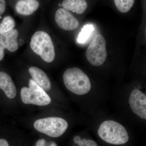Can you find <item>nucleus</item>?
Segmentation results:
<instances>
[{
  "instance_id": "obj_1",
  "label": "nucleus",
  "mask_w": 146,
  "mask_h": 146,
  "mask_svg": "<svg viewBox=\"0 0 146 146\" xmlns=\"http://www.w3.org/2000/svg\"><path fill=\"white\" fill-rule=\"evenodd\" d=\"M63 80L65 87L73 94L82 96L89 93L91 84L85 73L79 68H69L65 71Z\"/></svg>"
},
{
  "instance_id": "obj_2",
  "label": "nucleus",
  "mask_w": 146,
  "mask_h": 146,
  "mask_svg": "<svg viewBox=\"0 0 146 146\" xmlns=\"http://www.w3.org/2000/svg\"><path fill=\"white\" fill-rule=\"evenodd\" d=\"M98 134L105 142L112 145H123L129 141L128 133L119 123L108 120L102 123L98 129Z\"/></svg>"
},
{
  "instance_id": "obj_3",
  "label": "nucleus",
  "mask_w": 146,
  "mask_h": 146,
  "mask_svg": "<svg viewBox=\"0 0 146 146\" xmlns=\"http://www.w3.org/2000/svg\"><path fill=\"white\" fill-rule=\"evenodd\" d=\"M31 49L48 63L52 62L55 57L54 47L50 36L43 31L36 32L32 36Z\"/></svg>"
},
{
  "instance_id": "obj_4",
  "label": "nucleus",
  "mask_w": 146,
  "mask_h": 146,
  "mask_svg": "<svg viewBox=\"0 0 146 146\" xmlns=\"http://www.w3.org/2000/svg\"><path fill=\"white\" fill-rule=\"evenodd\" d=\"M68 123L62 118L51 117L39 119L34 123L36 130L53 138L60 137L68 129Z\"/></svg>"
},
{
  "instance_id": "obj_5",
  "label": "nucleus",
  "mask_w": 146,
  "mask_h": 146,
  "mask_svg": "<svg viewBox=\"0 0 146 146\" xmlns=\"http://www.w3.org/2000/svg\"><path fill=\"white\" fill-rule=\"evenodd\" d=\"M29 88L24 87L21 89V98L25 104H32L39 106L49 104L51 100L46 91L32 79L29 81Z\"/></svg>"
},
{
  "instance_id": "obj_6",
  "label": "nucleus",
  "mask_w": 146,
  "mask_h": 146,
  "mask_svg": "<svg viewBox=\"0 0 146 146\" xmlns=\"http://www.w3.org/2000/svg\"><path fill=\"white\" fill-rule=\"evenodd\" d=\"M86 56L93 66L98 67L104 63L107 57V51L104 36L101 34L95 35L87 48Z\"/></svg>"
},
{
  "instance_id": "obj_7",
  "label": "nucleus",
  "mask_w": 146,
  "mask_h": 146,
  "mask_svg": "<svg viewBox=\"0 0 146 146\" xmlns=\"http://www.w3.org/2000/svg\"><path fill=\"white\" fill-rule=\"evenodd\" d=\"M129 103L131 110L136 115L143 119H146V97L138 89L131 93Z\"/></svg>"
},
{
  "instance_id": "obj_8",
  "label": "nucleus",
  "mask_w": 146,
  "mask_h": 146,
  "mask_svg": "<svg viewBox=\"0 0 146 146\" xmlns=\"http://www.w3.org/2000/svg\"><path fill=\"white\" fill-rule=\"evenodd\" d=\"M55 20L58 26L64 30H74L77 28L79 25L77 19L64 8H59L56 11Z\"/></svg>"
},
{
  "instance_id": "obj_9",
  "label": "nucleus",
  "mask_w": 146,
  "mask_h": 146,
  "mask_svg": "<svg viewBox=\"0 0 146 146\" xmlns=\"http://www.w3.org/2000/svg\"><path fill=\"white\" fill-rule=\"evenodd\" d=\"M18 31L15 29L0 35V44L10 52H15L18 48Z\"/></svg>"
},
{
  "instance_id": "obj_10",
  "label": "nucleus",
  "mask_w": 146,
  "mask_h": 146,
  "mask_svg": "<svg viewBox=\"0 0 146 146\" xmlns=\"http://www.w3.org/2000/svg\"><path fill=\"white\" fill-rule=\"evenodd\" d=\"M29 72L33 80L45 91H49L51 87L50 79L43 70L36 67H32L29 69Z\"/></svg>"
},
{
  "instance_id": "obj_11",
  "label": "nucleus",
  "mask_w": 146,
  "mask_h": 146,
  "mask_svg": "<svg viewBox=\"0 0 146 146\" xmlns=\"http://www.w3.org/2000/svg\"><path fill=\"white\" fill-rule=\"evenodd\" d=\"M0 89L9 98L13 99L16 96V86L10 76L5 72H0Z\"/></svg>"
},
{
  "instance_id": "obj_12",
  "label": "nucleus",
  "mask_w": 146,
  "mask_h": 146,
  "mask_svg": "<svg viewBox=\"0 0 146 146\" xmlns=\"http://www.w3.org/2000/svg\"><path fill=\"white\" fill-rule=\"evenodd\" d=\"M39 6L36 0H20L16 3L17 13L24 16H29L36 11Z\"/></svg>"
},
{
  "instance_id": "obj_13",
  "label": "nucleus",
  "mask_w": 146,
  "mask_h": 146,
  "mask_svg": "<svg viewBox=\"0 0 146 146\" xmlns=\"http://www.w3.org/2000/svg\"><path fill=\"white\" fill-rule=\"evenodd\" d=\"M62 5L66 10L78 14L84 13L88 7L86 0H64Z\"/></svg>"
},
{
  "instance_id": "obj_14",
  "label": "nucleus",
  "mask_w": 146,
  "mask_h": 146,
  "mask_svg": "<svg viewBox=\"0 0 146 146\" xmlns=\"http://www.w3.org/2000/svg\"><path fill=\"white\" fill-rule=\"evenodd\" d=\"M15 21L11 16H5L0 23V35L3 34L14 29Z\"/></svg>"
},
{
  "instance_id": "obj_15",
  "label": "nucleus",
  "mask_w": 146,
  "mask_h": 146,
  "mask_svg": "<svg viewBox=\"0 0 146 146\" xmlns=\"http://www.w3.org/2000/svg\"><path fill=\"white\" fill-rule=\"evenodd\" d=\"M135 0H114L115 5L119 11L126 13L131 9Z\"/></svg>"
},
{
  "instance_id": "obj_16",
  "label": "nucleus",
  "mask_w": 146,
  "mask_h": 146,
  "mask_svg": "<svg viewBox=\"0 0 146 146\" xmlns=\"http://www.w3.org/2000/svg\"><path fill=\"white\" fill-rule=\"evenodd\" d=\"M94 31V27L92 25H86L83 27L81 32L79 34L77 41L80 44H84L87 42L91 33Z\"/></svg>"
},
{
  "instance_id": "obj_17",
  "label": "nucleus",
  "mask_w": 146,
  "mask_h": 146,
  "mask_svg": "<svg viewBox=\"0 0 146 146\" xmlns=\"http://www.w3.org/2000/svg\"><path fill=\"white\" fill-rule=\"evenodd\" d=\"M80 146H97L98 145L95 141L91 140L84 139L78 144Z\"/></svg>"
},
{
  "instance_id": "obj_18",
  "label": "nucleus",
  "mask_w": 146,
  "mask_h": 146,
  "mask_svg": "<svg viewBox=\"0 0 146 146\" xmlns=\"http://www.w3.org/2000/svg\"><path fill=\"white\" fill-rule=\"evenodd\" d=\"M6 9L5 0H0V16L4 13Z\"/></svg>"
},
{
  "instance_id": "obj_19",
  "label": "nucleus",
  "mask_w": 146,
  "mask_h": 146,
  "mask_svg": "<svg viewBox=\"0 0 146 146\" xmlns=\"http://www.w3.org/2000/svg\"><path fill=\"white\" fill-rule=\"evenodd\" d=\"M4 49L2 45L0 44V61L3 60L4 56Z\"/></svg>"
},
{
  "instance_id": "obj_20",
  "label": "nucleus",
  "mask_w": 146,
  "mask_h": 146,
  "mask_svg": "<svg viewBox=\"0 0 146 146\" xmlns=\"http://www.w3.org/2000/svg\"><path fill=\"white\" fill-rule=\"evenodd\" d=\"M46 145V141L44 139H41L37 141L36 144V146H44Z\"/></svg>"
},
{
  "instance_id": "obj_21",
  "label": "nucleus",
  "mask_w": 146,
  "mask_h": 146,
  "mask_svg": "<svg viewBox=\"0 0 146 146\" xmlns=\"http://www.w3.org/2000/svg\"><path fill=\"white\" fill-rule=\"evenodd\" d=\"M9 146L8 142L3 139H0V146Z\"/></svg>"
},
{
  "instance_id": "obj_22",
  "label": "nucleus",
  "mask_w": 146,
  "mask_h": 146,
  "mask_svg": "<svg viewBox=\"0 0 146 146\" xmlns=\"http://www.w3.org/2000/svg\"><path fill=\"white\" fill-rule=\"evenodd\" d=\"M74 141L76 144H78L81 142V139L79 136H76L74 138Z\"/></svg>"
},
{
  "instance_id": "obj_23",
  "label": "nucleus",
  "mask_w": 146,
  "mask_h": 146,
  "mask_svg": "<svg viewBox=\"0 0 146 146\" xmlns=\"http://www.w3.org/2000/svg\"><path fill=\"white\" fill-rule=\"evenodd\" d=\"M49 146H57V145L55 143H54V142H51V143H50L49 144Z\"/></svg>"
}]
</instances>
